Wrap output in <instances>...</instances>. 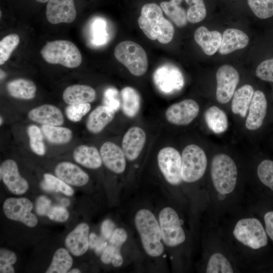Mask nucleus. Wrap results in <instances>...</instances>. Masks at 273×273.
<instances>
[{
    "instance_id": "f257e3e1",
    "label": "nucleus",
    "mask_w": 273,
    "mask_h": 273,
    "mask_svg": "<svg viewBox=\"0 0 273 273\" xmlns=\"http://www.w3.org/2000/svg\"><path fill=\"white\" fill-rule=\"evenodd\" d=\"M138 24L150 39L167 44L172 39L174 29L171 23L163 15L162 9L155 3L144 5L138 19Z\"/></svg>"
},
{
    "instance_id": "f03ea898",
    "label": "nucleus",
    "mask_w": 273,
    "mask_h": 273,
    "mask_svg": "<svg viewBox=\"0 0 273 273\" xmlns=\"http://www.w3.org/2000/svg\"><path fill=\"white\" fill-rule=\"evenodd\" d=\"M135 224L146 253L152 257L161 255L164 247L160 226L155 215L149 210H139L135 216Z\"/></svg>"
},
{
    "instance_id": "7ed1b4c3",
    "label": "nucleus",
    "mask_w": 273,
    "mask_h": 273,
    "mask_svg": "<svg viewBox=\"0 0 273 273\" xmlns=\"http://www.w3.org/2000/svg\"><path fill=\"white\" fill-rule=\"evenodd\" d=\"M238 170L234 160L224 154L216 155L212 159L211 175L214 187L222 195L232 193L235 188Z\"/></svg>"
},
{
    "instance_id": "20e7f679",
    "label": "nucleus",
    "mask_w": 273,
    "mask_h": 273,
    "mask_svg": "<svg viewBox=\"0 0 273 273\" xmlns=\"http://www.w3.org/2000/svg\"><path fill=\"white\" fill-rule=\"evenodd\" d=\"M43 59L48 63L61 64L73 68L82 62V56L77 47L66 40H56L47 43L40 51Z\"/></svg>"
},
{
    "instance_id": "39448f33",
    "label": "nucleus",
    "mask_w": 273,
    "mask_h": 273,
    "mask_svg": "<svg viewBox=\"0 0 273 273\" xmlns=\"http://www.w3.org/2000/svg\"><path fill=\"white\" fill-rule=\"evenodd\" d=\"M114 56L134 76H142L148 69L147 54L141 46L134 41L119 42L114 49Z\"/></svg>"
},
{
    "instance_id": "423d86ee",
    "label": "nucleus",
    "mask_w": 273,
    "mask_h": 273,
    "mask_svg": "<svg viewBox=\"0 0 273 273\" xmlns=\"http://www.w3.org/2000/svg\"><path fill=\"white\" fill-rule=\"evenodd\" d=\"M181 174L183 180L195 182L204 175L207 166L206 155L199 146L191 144L182 152Z\"/></svg>"
},
{
    "instance_id": "0eeeda50",
    "label": "nucleus",
    "mask_w": 273,
    "mask_h": 273,
    "mask_svg": "<svg viewBox=\"0 0 273 273\" xmlns=\"http://www.w3.org/2000/svg\"><path fill=\"white\" fill-rule=\"evenodd\" d=\"M233 235L241 243L253 249L264 247L267 243L266 231L256 218H247L239 220L235 225Z\"/></svg>"
},
{
    "instance_id": "6e6552de",
    "label": "nucleus",
    "mask_w": 273,
    "mask_h": 273,
    "mask_svg": "<svg viewBox=\"0 0 273 273\" xmlns=\"http://www.w3.org/2000/svg\"><path fill=\"white\" fill-rule=\"evenodd\" d=\"M159 220L162 239L169 247L183 243L186 236L176 212L171 207H165L159 213Z\"/></svg>"
},
{
    "instance_id": "1a4fd4ad",
    "label": "nucleus",
    "mask_w": 273,
    "mask_h": 273,
    "mask_svg": "<svg viewBox=\"0 0 273 273\" xmlns=\"http://www.w3.org/2000/svg\"><path fill=\"white\" fill-rule=\"evenodd\" d=\"M157 162L168 183L172 185H178L181 183V157L177 150L170 147L161 149L157 155Z\"/></svg>"
},
{
    "instance_id": "9d476101",
    "label": "nucleus",
    "mask_w": 273,
    "mask_h": 273,
    "mask_svg": "<svg viewBox=\"0 0 273 273\" xmlns=\"http://www.w3.org/2000/svg\"><path fill=\"white\" fill-rule=\"evenodd\" d=\"M154 83L157 89L165 94L180 90L184 85V79L180 71L170 64L159 66L153 75Z\"/></svg>"
},
{
    "instance_id": "9b49d317",
    "label": "nucleus",
    "mask_w": 273,
    "mask_h": 273,
    "mask_svg": "<svg viewBox=\"0 0 273 273\" xmlns=\"http://www.w3.org/2000/svg\"><path fill=\"white\" fill-rule=\"evenodd\" d=\"M3 211L10 219L22 222L28 227L35 226L38 220L31 210L32 202L26 198H9L3 204Z\"/></svg>"
},
{
    "instance_id": "f8f14e48",
    "label": "nucleus",
    "mask_w": 273,
    "mask_h": 273,
    "mask_svg": "<svg viewBox=\"0 0 273 273\" xmlns=\"http://www.w3.org/2000/svg\"><path fill=\"white\" fill-rule=\"evenodd\" d=\"M216 100L220 104H225L232 98L239 81V74L236 69L229 65H223L216 74Z\"/></svg>"
},
{
    "instance_id": "ddd939ff",
    "label": "nucleus",
    "mask_w": 273,
    "mask_h": 273,
    "mask_svg": "<svg viewBox=\"0 0 273 273\" xmlns=\"http://www.w3.org/2000/svg\"><path fill=\"white\" fill-rule=\"evenodd\" d=\"M200 108L192 99H185L172 104L165 111V117L170 123L176 125H187L197 116Z\"/></svg>"
},
{
    "instance_id": "4468645a",
    "label": "nucleus",
    "mask_w": 273,
    "mask_h": 273,
    "mask_svg": "<svg viewBox=\"0 0 273 273\" xmlns=\"http://www.w3.org/2000/svg\"><path fill=\"white\" fill-rule=\"evenodd\" d=\"M1 179L9 190L16 195L25 193L29 188L27 181L19 173L16 162L12 159L4 161L0 167Z\"/></svg>"
},
{
    "instance_id": "2eb2a0df",
    "label": "nucleus",
    "mask_w": 273,
    "mask_h": 273,
    "mask_svg": "<svg viewBox=\"0 0 273 273\" xmlns=\"http://www.w3.org/2000/svg\"><path fill=\"white\" fill-rule=\"evenodd\" d=\"M46 17L48 21L53 24L72 22L76 17L74 0H49Z\"/></svg>"
},
{
    "instance_id": "dca6fc26",
    "label": "nucleus",
    "mask_w": 273,
    "mask_h": 273,
    "mask_svg": "<svg viewBox=\"0 0 273 273\" xmlns=\"http://www.w3.org/2000/svg\"><path fill=\"white\" fill-rule=\"evenodd\" d=\"M146 141L144 130L138 126L128 129L123 137L122 149L125 157L129 161L136 159L141 154Z\"/></svg>"
},
{
    "instance_id": "f3484780",
    "label": "nucleus",
    "mask_w": 273,
    "mask_h": 273,
    "mask_svg": "<svg viewBox=\"0 0 273 273\" xmlns=\"http://www.w3.org/2000/svg\"><path fill=\"white\" fill-rule=\"evenodd\" d=\"M102 162L114 173H122L126 167L125 156L122 149L111 142L104 143L100 148Z\"/></svg>"
},
{
    "instance_id": "a211bd4d",
    "label": "nucleus",
    "mask_w": 273,
    "mask_h": 273,
    "mask_svg": "<svg viewBox=\"0 0 273 273\" xmlns=\"http://www.w3.org/2000/svg\"><path fill=\"white\" fill-rule=\"evenodd\" d=\"M267 106V101L264 93L259 90L255 91L245 122L246 128L254 130L261 126L266 115Z\"/></svg>"
},
{
    "instance_id": "6ab92c4d",
    "label": "nucleus",
    "mask_w": 273,
    "mask_h": 273,
    "mask_svg": "<svg viewBox=\"0 0 273 273\" xmlns=\"http://www.w3.org/2000/svg\"><path fill=\"white\" fill-rule=\"evenodd\" d=\"M89 231L87 223H81L66 237L65 246L73 255L81 256L87 251L89 247Z\"/></svg>"
},
{
    "instance_id": "aec40b11",
    "label": "nucleus",
    "mask_w": 273,
    "mask_h": 273,
    "mask_svg": "<svg viewBox=\"0 0 273 273\" xmlns=\"http://www.w3.org/2000/svg\"><path fill=\"white\" fill-rule=\"evenodd\" d=\"M28 117L31 120L42 125L61 126L64 121L61 110L51 104L42 105L31 109Z\"/></svg>"
},
{
    "instance_id": "412c9836",
    "label": "nucleus",
    "mask_w": 273,
    "mask_h": 273,
    "mask_svg": "<svg viewBox=\"0 0 273 273\" xmlns=\"http://www.w3.org/2000/svg\"><path fill=\"white\" fill-rule=\"evenodd\" d=\"M57 177L68 185L81 187L86 185L89 177L86 173L77 165L70 162H62L55 167Z\"/></svg>"
},
{
    "instance_id": "4be33fe9",
    "label": "nucleus",
    "mask_w": 273,
    "mask_h": 273,
    "mask_svg": "<svg viewBox=\"0 0 273 273\" xmlns=\"http://www.w3.org/2000/svg\"><path fill=\"white\" fill-rule=\"evenodd\" d=\"M127 235L121 231H115L109 240L101 255V260L105 264L112 263L115 267H119L123 262L120 253L121 246L126 241Z\"/></svg>"
},
{
    "instance_id": "5701e85b",
    "label": "nucleus",
    "mask_w": 273,
    "mask_h": 273,
    "mask_svg": "<svg viewBox=\"0 0 273 273\" xmlns=\"http://www.w3.org/2000/svg\"><path fill=\"white\" fill-rule=\"evenodd\" d=\"M115 111L106 105H100L94 109L88 115L86 127L94 134L101 132L115 117Z\"/></svg>"
},
{
    "instance_id": "b1692460",
    "label": "nucleus",
    "mask_w": 273,
    "mask_h": 273,
    "mask_svg": "<svg viewBox=\"0 0 273 273\" xmlns=\"http://www.w3.org/2000/svg\"><path fill=\"white\" fill-rule=\"evenodd\" d=\"M249 42L248 35L243 31L229 28L224 30L221 38L218 52L221 55H227L246 47Z\"/></svg>"
},
{
    "instance_id": "393cba45",
    "label": "nucleus",
    "mask_w": 273,
    "mask_h": 273,
    "mask_svg": "<svg viewBox=\"0 0 273 273\" xmlns=\"http://www.w3.org/2000/svg\"><path fill=\"white\" fill-rule=\"evenodd\" d=\"M222 35L216 30L209 31L205 26L198 28L194 33V39L205 54L214 55L219 49Z\"/></svg>"
},
{
    "instance_id": "a878e982",
    "label": "nucleus",
    "mask_w": 273,
    "mask_h": 273,
    "mask_svg": "<svg viewBox=\"0 0 273 273\" xmlns=\"http://www.w3.org/2000/svg\"><path fill=\"white\" fill-rule=\"evenodd\" d=\"M96 98L95 90L83 84H74L67 87L63 93V99L68 105L90 103Z\"/></svg>"
},
{
    "instance_id": "bb28decb",
    "label": "nucleus",
    "mask_w": 273,
    "mask_h": 273,
    "mask_svg": "<svg viewBox=\"0 0 273 273\" xmlns=\"http://www.w3.org/2000/svg\"><path fill=\"white\" fill-rule=\"evenodd\" d=\"M73 156L77 163L88 168L97 169L102 165L100 153L93 146L79 145L74 149Z\"/></svg>"
},
{
    "instance_id": "cd10ccee",
    "label": "nucleus",
    "mask_w": 273,
    "mask_h": 273,
    "mask_svg": "<svg viewBox=\"0 0 273 273\" xmlns=\"http://www.w3.org/2000/svg\"><path fill=\"white\" fill-rule=\"evenodd\" d=\"M253 87L249 84H245L235 91L231 104L232 112L245 117L253 96Z\"/></svg>"
},
{
    "instance_id": "c85d7f7f",
    "label": "nucleus",
    "mask_w": 273,
    "mask_h": 273,
    "mask_svg": "<svg viewBox=\"0 0 273 273\" xmlns=\"http://www.w3.org/2000/svg\"><path fill=\"white\" fill-rule=\"evenodd\" d=\"M120 98L123 114L129 118L135 117L141 107V97L138 91L130 86L124 87L120 91Z\"/></svg>"
},
{
    "instance_id": "c756f323",
    "label": "nucleus",
    "mask_w": 273,
    "mask_h": 273,
    "mask_svg": "<svg viewBox=\"0 0 273 273\" xmlns=\"http://www.w3.org/2000/svg\"><path fill=\"white\" fill-rule=\"evenodd\" d=\"M9 95L13 98L30 100L34 98L36 92V86L31 80L19 78L10 81L7 85Z\"/></svg>"
},
{
    "instance_id": "7c9ffc66",
    "label": "nucleus",
    "mask_w": 273,
    "mask_h": 273,
    "mask_svg": "<svg viewBox=\"0 0 273 273\" xmlns=\"http://www.w3.org/2000/svg\"><path fill=\"white\" fill-rule=\"evenodd\" d=\"M204 119L208 127L215 133H222L228 128L226 114L216 106H211L206 110Z\"/></svg>"
},
{
    "instance_id": "2f4dec72",
    "label": "nucleus",
    "mask_w": 273,
    "mask_h": 273,
    "mask_svg": "<svg viewBox=\"0 0 273 273\" xmlns=\"http://www.w3.org/2000/svg\"><path fill=\"white\" fill-rule=\"evenodd\" d=\"M41 129L48 141L52 144H64L69 142L72 139V131L67 127L42 125Z\"/></svg>"
},
{
    "instance_id": "473e14b6",
    "label": "nucleus",
    "mask_w": 273,
    "mask_h": 273,
    "mask_svg": "<svg viewBox=\"0 0 273 273\" xmlns=\"http://www.w3.org/2000/svg\"><path fill=\"white\" fill-rule=\"evenodd\" d=\"M183 0H170L162 2L160 7L166 15L178 27L185 26L188 21L187 13L179 5Z\"/></svg>"
},
{
    "instance_id": "72a5a7b5",
    "label": "nucleus",
    "mask_w": 273,
    "mask_h": 273,
    "mask_svg": "<svg viewBox=\"0 0 273 273\" xmlns=\"http://www.w3.org/2000/svg\"><path fill=\"white\" fill-rule=\"evenodd\" d=\"M73 264V260L68 250L60 248L55 252L51 263L46 272H68Z\"/></svg>"
},
{
    "instance_id": "f704fd0d",
    "label": "nucleus",
    "mask_w": 273,
    "mask_h": 273,
    "mask_svg": "<svg viewBox=\"0 0 273 273\" xmlns=\"http://www.w3.org/2000/svg\"><path fill=\"white\" fill-rule=\"evenodd\" d=\"M27 133L29 139V147L31 150L38 155H44L46 149L41 129L35 125H30L27 128Z\"/></svg>"
},
{
    "instance_id": "c9c22d12",
    "label": "nucleus",
    "mask_w": 273,
    "mask_h": 273,
    "mask_svg": "<svg viewBox=\"0 0 273 273\" xmlns=\"http://www.w3.org/2000/svg\"><path fill=\"white\" fill-rule=\"evenodd\" d=\"M207 273H233V267L221 253H215L209 258L206 269Z\"/></svg>"
},
{
    "instance_id": "e433bc0d",
    "label": "nucleus",
    "mask_w": 273,
    "mask_h": 273,
    "mask_svg": "<svg viewBox=\"0 0 273 273\" xmlns=\"http://www.w3.org/2000/svg\"><path fill=\"white\" fill-rule=\"evenodd\" d=\"M189 6L187 12L188 21L196 23L202 21L206 16V10L203 0H185Z\"/></svg>"
},
{
    "instance_id": "4c0bfd02",
    "label": "nucleus",
    "mask_w": 273,
    "mask_h": 273,
    "mask_svg": "<svg viewBox=\"0 0 273 273\" xmlns=\"http://www.w3.org/2000/svg\"><path fill=\"white\" fill-rule=\"evenodd\" d=\"M20 38L16 34H10L0 41V65H3L10 58L12 53L19 43Z\"/></svg>"
},
{
    "instance_id": "58836bf2",
    "label": "nucleus",
    "mask_w": 273,
    "mask_h": 273,
    "mask_svg": "<svg viewBox=\"0 0 273 273\" xmlns=\"http://www.w3.org/2000/svg\"><path fill=\"white\" fill-rule=\"evenodd\" d=\"M250 9L260 19H266L273 16V0H247Z\"/></svg>"
},
{
    "instance_id": "ea45409f",
    "label": "nucleus",
    "mask_w": 273,
    "mask_h": 273,
    "mask_svg": "<svg viewBox=\"0 0 273 273\" xmlns=\"http://www.w3.org/2000/svg\"><path fill=\"white\" fill-rule=\"evenodd\" d=\"M257 175L261 182L273 191V161H262L257 167Z\"/></svg>"
},
{
    "instance_id": "a19ab883",
    "label": "nucleus",
    "mask_w": 273,
    "mask_h": 273,
    "mask_svg": "<svg viewBox=\"0 0 273 273\" xmlns=\"http://www.w3.org/2000/svg\"><path fill=\"white\" fill-rule=\"evenodd\" d=\"M89 103L69 105L65 109L68 119L74 122L80 121L90 110Z\"/></svg>"
},
{
    "instance_id": "79ce46f5",
    "label": "nucleus",
    "mask_w": 273,
    "mask_h": 273,
    "mask_svg": "<svg viewBox=\"0 0 273 273\" xmlns=\"http://www.w3.org/2000/svg\"><path fill=\"white\" fill-rule=\"evenodd\" d=\"M43 177L44 179L51 185L56 192L60 191L68 196L73 195L74 191L73 189L68 184L58 177L46 173L43 174Z\"/></svg>"
},
{
    "instance_id": "37998d69",
    "label": "nucleus",
    "mask_w": 273,
    "mask_h": 273,
    "mask_svg": "<svg viewBox=\"0 0 273 273\" xmlns=\"http://www.w3.org/2000/svg\"><path fill=\"white\" fill-rule=\"evenodd\" d=\"M255 74L261 80L273 82V58L260 63L256 69Z\"/></svg>"
},
{
    "instance_id": "c03bdc74",
    "label": "nucleus",
    "mask_w": 273,
    "mask_h": 273,
    "mask_svg": "<svg viewBox=\"0 0 273 273\" xmlns=\"http://www.w3.org/2000/svg\"><path fill=\"white\" fill-rule=\"evenodd\" d=\"M105 105L117 111L121 105L120 99L118 98V90L113 87L107 89L104 93Z\"/></svg>"
},
{
    "instance_id": "a18cd8bd",
    "label": "nucleus",
    "mask_w": 273,
    "mask_h": 273,
    "mask_svg": "<svg viewBox=\"0 0 273 273\" xmlns=\"http://www.w3.org/2000/svg\"><path fill=\"white\" fill-rule=\"evenodd\" d=\"M47 216L55 221L64 222L67 220L69 216L68 210L63 206H55L51 207Z\"/></svg>"
},
{
    "instance_id": "49530a36",
    "label": "nucleus",
    "mask_w": 273,
    "mask_h": 273,
    "mask_svg": "<svg viewBox=\"0 0 273 273\" xmlns=\"http://www.w3.org/2000/svg\"><path fill=\"white\" fill-rule=\"evenodd\" d=\"M93 27V36L97 44H103L106 41L107 34L105 30V24L102 20H99L95 22Z\"/></svg>"
},
{
    "instance_id": "de8ad7c7",
    "label": "nucleus",
    "mask_w": 273,
    "mask_h": 273,
    "mask_svg": "<svg viewBox=\"0 0 273 273\" xmlns=\"http://www.w3.org/2000/svg\"><path fill=\"white\" fill-rule=\"evenodd\" d=\"M51 200L44 196H39L36 202V211L39 215H47L51 208Z\"/></svg>"
},
{
    "instance_id": "09e8293b",
    "label": "nucleus",
    "mask_w": 273,
    "mask_h": 273,
    "mask_svg": "<svg viewBox=\"0 0 273 273\" xmlns=\"http://www.w3.org/2000/svg\"><path fill=\"white\" fill-rule=\"evenodd\" d=\"M17 261V256L13 251L5 248L0 250V265H12Z\"/></svg>"
},
{
    "instance_id": "8fccbe9b",
    "label": "nucleus",
    "mask_w": 273,
    "mask_h": 273,
    "mask_svg": "<svg viewBox=\"0 0 273 273\" xmlns=\"http://www.w3.org/2000/svg\"><path fill=\"white\" fill-rule=\"evenodd\" d=\"M115 225L110 219L103 221L101 225V233L102 237L105 240H110L115 231Z\"/></svg>"
},
{
    "instance_id": "3c124183",
    "label": "nucleus",
    "mask_w": 273,
    "mask_h": 273,
    "mask_svg": "<svg viewBox=\"0 0 273 273\" xmlns=\"http://www.w3.org/2000/svg\"><path fill=\"white\" fill-rule=\"evenodd\" d=\"M264 220L266 233L273 241V211H268L265 214Z\"/></svg>"
},
{
    "instance_id": "603ef678",
    "label": "nucleus",
    "mask_w": 273,
    "mask_h": 273,
    "mask_svg": "<svg viewBox=\"0 0 273 273\" xmlns=\"http://www.w3.org/2000/svg\"><path fill=\"white\" fill-rule=\"evenodd\" d=\"M102 237H99L95 233H91L89 236V247L92 249H95L99 243Z\"/></svg>"
},
{
    "instance_id": "864d4df0",
    "label": "nucleus",
    "mask_w": 273,
    "mask_h": 273,
    "mask_svg": "<svg viewBox=\"0 0 273 273\" xmlns=\"http://www.w3.org/2000/svg\"><path fill=\"white\" fill-rule=\"evenodd\" d=\"M107 245L108 243L105 241V239L102 237L99 243L95 248L96 253L98 255L102 254Z\"/></svg>"
},
{
    "instance_id": "5fc2aeb1",
    "label": "nucleus",
    "mask_w": 273,
    "mask_h": 273,
    "mask_svg": "<svg viewBox=\"0 0 273 273\" xmlns=\"http://www.w3.org/2000/svg\"><path fill=\"white\" fill-rule=\"evenodd\" d=\"M1 273H14L15 269L12 265H0Z\"/></svg>"
},
{
    "instance_id": "6e6d98bb",
    "label": "nucleus",
    "mask_w": 273,
    "mask_h": 273,
    "mask_svg": "<svg viewBox=\"0 0 273 273\" xmlns=\"http://www.w3.org/2000/svg\"><path fill=\"white\" fill-rule=\"evenodd\" d=\"M41 188L45 191L49 192L56 191L55 189L51 185L48 183L44 179L41 182Z\"/></svg>"
},
{
    "instance_id": "4d7b16f0",
    "label": "nucleus",
    "mask_w": 273,
    "mask_h": 273,
    "mask_svg": "<svg viewBox=\"0 0 273 273\" xmlns=\"http://www.w3.org/2000/svg\"><path fill=\"white\" fill-rule=\"evenodd\" d=\"M68 272H70V273H79V272H81V271L79 269L73 268V269L70 270Z\"/></svg>"
},
{
    "instance_id": "13d9d810",
    "label": "nucleus",
    "mask_w": 273,
    "mask_h": 273,
    "mask_svg": "<svg viewBox=\"0 0 273 273\" xmlns=\"http://www.w3.org/2000/svg\"><path fill=\"white\" fill-rule=\"evenodd\" d=\"M36 1L39 3H46L47 2H48L49 0H36Z\"/></svg>"
},
{
    "instance_id": "bf43d9fd",
    "label": "nucleus",
    "mask_w": 273,
    "mask_h": 273,
    "mask_svg": "<svg viewBox=\"0 0 273 273\" xmlns=\"http://www.w3.org/2000/svg\"><path fill=\"white\" fill-rule=\"evenodd\" d=\"M3 122V119L2 117H0V124L2 125Z\"/></svg>"
}]
</instances>
